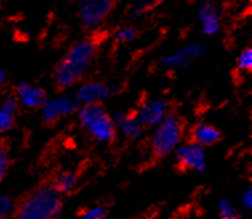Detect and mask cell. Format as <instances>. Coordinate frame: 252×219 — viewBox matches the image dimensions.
Instances as JSON below:
<instances>
[{
  "label": "cell",
  "mask_w": 252,
  "mask_h": 219,
  "mask_svg": "<svg viewBox=\"0 0 252 219\" xmlns=\"http://www.w3.org/2000/svg\"><path fill=\"white\" fill-rule=\"evenodd\" d=\"M97 52V43L91 37H83L73 43L63 59L56 64L54 80L56 86L65 90L75 86L91 69Z\"/></svg>",
  "instance_id": "cell-1"
},
{
  "label": "cell",
  "mask_w": 252,
  "mask_h": 219,
  "mask_svg": "<svg viewBox=\"0 0 252 219\" xmlns=\"http://www.w3.org/2000/svg\"><path fill=\"white\" fill-rule=\"evenodd\" d=\"M62 213L59 194L52 186L36 188L19 205L15 219H55Z\"/></svg>",
  "instance_id": "cell-2"
},
{
  "label": "cell",
  "mask_w": 252,
  "mask_h": 219,
  "mask_svg": "<svg viewBox=\"0 0 252 219\" xmlns=\"http://www.w3.org/2000/svg\"><path fill=\"white\" fill-rule=\"evenodd\" d=\"M79 123L94 139L101 143H110L116 137V127L100 103L82 105L78 111Z\"/></svg>",
  "instance_id": "cell-3"
},
{
  "label": "cell",
  "mask_w": 252,
  "mask_h": 219,
  "mask_svg": "<svg viewBox=\"0 0 252 219\" xmlns=\"http://www.w3.org/2000/svg\"><path fill=\"white\" fill-rule=\"evenodd\" d=\"M183 138V123L176 115H167L152 135V150L158 158L167 156L179 147Z\"/></svg>",
  "instance_id": "cell-4"
},
{
  "label": "cell",
  "mask_w": 252,
  "mask_h": 219,
  "mask_svg": "<svg viewBox=\"0 0 252 219\" xmlns=\"http://www.w3.org/2000/svg\"><path fill=\"white\" fill-rule=\"evenodd\" d=\"M115 0H79L76 14L86 30H95L111 14Z\"/></svg>",
  "instance_id": "cell-5"
},
{
  "label": "cell",
  "mask_w": 252,
  "mask_h": 219,
  "mask_svg": "<svg viewBox=\"0 0 252 219\" xmlns=\"http://www.w3.org/2000/svg\"><path fill=\"white\" fill-rule=\"evenodd\" d=\"M78 102L75 96L60 95L52 99H47L44 105L40 107L41 119L46 123H54L60 118L68 116L78 110Z\"/></svg>",
  "instance_id": "cell-6"
},
{
  "label": "cell",
  "mask_w": 252,
  "mask_h": 219,
  "mask_svg": "<svg viewBox=\"0 0 252 219\" xmlns=\"http://www.w3.org/2000/svg\"><path fill=\"white\" fill-rule=\"evenodd\" d=\"M204 54H206V46L199 41H193L180 47L179 50L174 51L172 54L165 55L161 59V66L167 70L182 69L192 63L193 60L199 59Z\"/></svg>",
  "instance_id": "cell-7"
},
{
  "label": "cell",
  "mask_w": 252,
  "mask_h": 219,
  "mask_svg": "<svg viewBox=\"0 0 252 219\" xmlns=\"http://www.w3.org/2000/svg\"><path fill=\"white\" fill-rule=\"evenodd\" d=\"M175 152L178 162L184 169L192 170L197 173H202L206 170V151L204 147L197 145L196 142L182 145L175 150Z\"/></svg>",
  "instance_id": "cell-8"
},
{
  "label": "cell",
  "mask_w": 252,
  "mask_h": 219,
  "mask_svg": "<svg viewBox=\"0 0 252 219\" xmlns=\"http://www.w3.org/2000/svg\"><path fill=\"white\" fill-rule=\"evenodd\" d=\"M133 115L143 127H156L168 115V106L163 99H148Z\"/></svg>",
  "instance_id": "cell-9"
},
{
  "label": "cell",
  "mask_w": 252,
  "mask_h": 219,
  "mask_svg": "<svg viewBox=\"0 0 252 219\" xmlns=\"http://www.w3.org/2000/svg\"><path fill=\"white\" fill-rule=\"evenodd\" d=\"M119 87H111L103 82H87L78 88L75 94V99L82 105L100 103L111 95L119 92Z\"/></svg>",
  "instance_id": "cell-10"
},
{
  "label": "cell",
  "mask_w": 252,
  "mask_h": 219,
  "mask_svg": "<svg viewBox=\"0 0 252 219\" xmlns=\"http://www.w3.org/2000/svg\"><path fill=\"white\" fill-rule=\"evenodd\" d=\"M197 16L202 23V32L206 36H215L220 31V12L211 0H203L197 7Z\"/></svg>",
  "instance_id": "cell-11"
},
{
  "label": "cell",
  "mask_w": 252,
  "mask_h": 219,
  "mask_svg": "<svg viewBox=\"0 0 252 219\" xmlns=\"http://www.w3.org/2000/svg\"><path fill=\"white\" fill-rule=\"evenodd\" d=\"M16 101L26 109H40L47 101V94L41 87L23 82L16 88Z\"/></svg>",
  "instance_id": "cell-12"
},
{
  "label": "cell",
  "mask_w": 252,
  "mask_h": 219,
  "mask_svg": "<svg viewBox=\"0 0 252 219\" xmlns=\"http://www.w3.org/2000/svg\"><path fill=\"white\" fill-rule=\"evenodd\" d=\"M114 123L115 127L119 128L124 137H127L128 139H138L142 137L144 130L138 119L135 118V115L124 114V112H118L115 115Z\"/></svg>",
  "instance_id": "cell-13"
},
{
  "label": "cell",
  "mask_w": 252,
  "mask_h": 219,
  "mask_svg": "<svg viewBox=\"0 0 252 219\" xmlns=\"http://www.w3.org/2000/svg\"><path fill=\"white\" fill-rule=\"evenodd\" d=\"M192 137L197 145L204 147L215 145L216 142L220 139V137H221V134H220L218 128L211 126V124L200 123L193 128Z\"/></svg>",
  "instance_id": "cell-14"
},
{
  "label": "cell",
  "mask_w": 252,
  "mask_h": 219,
  "mask_svg": "<svg viewBox=\"0 0 252 219\" xmlns=\"http://www.w3.org/2000/svg\"><path fill=\"white\" fill-rule=\"evenodd\" d=\"M18 107L19 103L16 98H7L0 105V133H5L14 126V116Z\"/></svg>",
  "instance_id": "cell-15"
},
{
  "label": "cell",
  "mask_w": 252,
  "mask_h": 219,
  "mask_svg": "<svg viewBox=\"0 0 252 219\" xmlns=\"http://www.w3.org/2000/svg\"><path fill=\"white\" fill-rule=\"evenodd\" d=\"M76 186V177L75 174L64 171V173H60L54 181V190L58 194H65V192L72 191L73 188Z\"/></svg>",
  "instance_id": "cell-16"
},
{
  "label": "cell",
  "mask_w": 252,
  "mask_h": 219,
  "mask_svg": "<svg viewBox=\"0 0 252 219\" xmlns=\"http://www.w3.org/2000/svg\"><path fill=\"white\" fill-rule=\"evenodd\" d=\"M139 37V30L135 26L127 24L123 27L118 28L114 34V39L118 43L122 44H127V43H132Z\"/></svg>",
  "instance_id": "cell-17"
},
{
  "label": "cell",
  "mask_w": 252,
  "mask_h": 219,
  "mask_svg": "<svg viewBox=\"0 0 252 219\" xmlns=\"http://www.w3.org/2000/svg\"><path fill=\"white\" fill-rule=\"evenodd\" d=\"M159 0H135L132 5L129 7L128 15L131 18L138 19L142 18L143 15H146L147 12H150Z\"/></svg>",
  "instance_id": "cell-18"
},
{
  "label": "cell",
  "mask_w": 252,
  "mask_h": 219,
  "mask_svg": "<svg viewBox=\"0 0 252 219\" xmlns=\"http://www.w3.org/2000/svg\"><path fill=\"white\" fill-rule=\"evenodd\" d=\"M218 211L221 219H238V213L228 199H221L218 203Z\"/></svg>",
  "instance_id": "cell-19"
},
{
  "label": "cell",
  "mask_w": 252,
  "mask_h": 219,
  "mask_svg": "<svg viewBox=\"0 0 252 219\" xmlns=\"http://www.w3.org/2000/svg\"><path fill=\"white\" fill-rule=\"evenodd\" d=\"M236 66L240 71L243 73H247V71H251L252 69V50L251 47H247L242 50V52L239 54L238 60H236Z\"/></svg>",
  "instance_id": "cell-20"
},
{
  "label": "cell",
  "mask_w": 252,
  "mask_h": 219,
  "mask_svg": "<svg viewBox=\"0 0 252 219\" xmlns=\"http://www.w3.org/2000/svg\"><path fill=\"white\" fill-rule=\"evenodd\" d=\"M78 219H112L111 217H108L106 213V209L104 207H92V209H88L87 211H84Z\"/></svg>",
  "instance_id": "cell-21"
},
{
  "label": "cell",
  "mask_w": 252,
  "mask_h": 219,
  "mask_svg": "<svg viewBox=\"0 0 252 219\" xmlns=\"http://www.w3.org/2000/svg\"><path fill=\"white\" fill-rule=\"evenodd\" d=\"M8 164H9V155L8 151L4 146L0 145V182L4 179L5 174L8 171Z\"/></svg>",
  "instance_id": "cell-22"
},
{
  "label": "cell",
  "mask_w": 252,
  "mask_h": 219,
  "mask_svg": "<svg viewBox=\"0 0 252 219\" xmlns=\"http://www.w3.org/2000/svg\"><path fill=\"white\" fill-rule=\"evenodd\" d=\"M14 209L11 198L7 195H0V219H5L11 214V211Z\"/></svg>",
  "instance_id": "cell-23"
},
{
  "label": "cell",
  "mask_w": 252,
  "mask_h": 219,
  "mask_svg": "<svg viewBox=\"0 0 252 219\" xmlns=\"http://www.w3.org/2000/svg\"><path fill=\"white\" fill-rule=\"evenodd\" d=\"M242 205L247 209V210H251L252 207V190L251 188H247L246 192L242 196Z\"/></svg>",
  "instance_id": "cell-24"
},
{
  "label": "cell",
  "mask_w": 252,
  "mask_h": 219,
  "mask_svg": "<svg viewBox=\"0 0 252 219\" xmlns=\"http://www.w3.org/2000/svg\"><path fill=\"white\" fill-rule=\"evenodd\" d=\"M5 79H7V75H5V73L3 70L0 69V84H3V83L5 82Z\"/></svg>",
  "instance_id": "cell-25"
}]
</instances>
